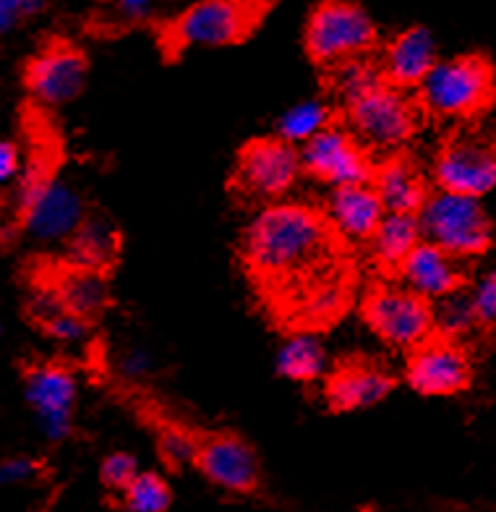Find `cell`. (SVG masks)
I'll use <instances>...</instances> for the list:
<instances>
[{
  "label": "cell",
  "mask_w": 496,
  "mask_h": 512,
  "mask_svg": "<svg viewBox=\"0 0 496 512\" xmlns=\"http://www.w3.org/2000/svg\"><path fill=\"white\" fill-rule=\"evenodd\" d=\"M40 330L45 332L47 337H53L58 343H81L84 337L89 335V322L84 319L68 314L66 309L58 311L53 319H47L45 324H40Z\"/></svg>",
  "instance_id": "31"
},
{
  "label": "cell",
  "mask_w": 496,
  "mask_h": 512,
  "mask_svg": "<svg viewBox=\"0 0 496 512\" xmlns=\"http://www.w3.org/2000/svg\"><path fill=\"white\" fill-rule=\"evenodd\" d=\"M371 186L376 189L387 212L395 215H418L429 202V189L416 165L405 157H392L374 170Z\"/></svg>",
  "instance_id": "21"
},
{
  "label": "cell",
  "mask_w": 496,
  "mask_h": 512,
  "mask_svg": "<svg viewBox=\"0 0 496 512\" xmlns=\"http://www.w3.org/2000/svg\"><path fill=\"white\" fill-rule=\"evenodd\" d=\"M199 447L202 445H199L191 434L183 432V429H175V426L165 429L160 437L162 458L168 460V465H173V468H181V465L186 463H196V458H199Z\"/></svg>",
  "instance_id": "30"
},
{
  "label": "cell",
  "mask_w": 496,
  "mask_h": 512,
  "mask_svg": "<svg viewBox=\"0 0 496 512\" xmlns=\"http://www.w3.org/2000/svg\"><path fill=\"white\" fill-rule=\"evenodd\" d=\"M40 471V463L32 458H11L0 463V486L8 484H21V481H29L37 476Z\"/></svg>",
  "instance_id": "33"
},
{
  "label": "cell",
  "mask_w": 496,
  "mask_h": 512,
  "mask_svg": "<svg viewBox=\"0 0 496 512\" xmlns=\"http://www.w3.org/2000/svg\"><path fill=\"white\" fill-rule=\"evenodd\" d=\"M332 126V110L327 102L306 100L288 108L277 121V136L288 144H309L324 128Z\"/></svg>",
  "instance_id": "25"
},
{
  "label": "cell",
  "mask_w": 496,
  "mask_h": 512,
  "mask_svg": "<svg viewBox=\"0 0 496 512\" xmlns=\"http://www.w3.org/2000/svg\"><path fill=\"white\" fill-rule=\"evenodd\" d=\"M16 215L24 233L34 241L68 243L89 212L74 186L58 181L47 168L32 165L16 196Z\"/></svg>",
  "instance_id": "3"
},
{
  "label": "cell",
  "mask_w": 496,
  "mask_h": 512,
  "mask_svg": "<svg viewBox=\"0 0 496 512\" xmlns=\"http://www.w3.org/2000/svg\"><path fill=\"white\" fill-rule=\"evenodd\" d=\"M434 181L450 194L483 199L496 189V142L486 136H457L439 149Z\"/></svg>",
  "instance_id": "11"
},
{
  "label": "cell",
  "mask_w": 496,
  "mask_h": 512,
  "mask_svg": "<svg viewBox=\"0 0 496 512\" xmlns=\"http://www.w3.org/2000/svg\"><path fill=\"white\" fill-rule=\"evenodd\" d=\"M363 319L392 348H413L431 337L434 306L405 285H376L363 298Z\"/></svg>",
  "instance_id": "7"
},
{
  "label": "cell",
  "mask_w": 496,
  "mask_h": 512,
  "mask_svg": "<svg viewBox=\"0 0 496 512\" xmlns=\"http://www.w3.org/2000/svg\"><path fill=\"white\" fill-rule=\"evenodd\" d=\"M47 288L53 290L55 298L61 301L68 314H74L89 324L102 317V311L110 306V283L102 272L81 270L74 264H66L63 270L55 272Z\"/></svg>",
  "instance_id": "20"
},
{
  "label": "cell",
  "mask_w": 496,
  "mask_h": 512,
  "mask_svg": "<svg viewBox=\"0 0 496 512\" xmlns=\"http://www.w3.org/2000/svg\"><path fill=\"white\" fill-rule=\"evenodd\" d=\"M392 387H395V377L382 366L348 361L329 374L327 384H324V398L332 411H363V408L382 403L392 392Z\"/></svg>",
  "instance_id": "16"
},
{
  "label": "cell",
  "mask_w": 496,
  "mask_h": 512,
  "mask_svg": "<svg viewBox=\"0 0 496 512\" xmlns=\"http://www.w3.org/2000/svg\"><path fill=\"white\" fill-rule=\"evenodd\" d=\"M397 272L403 277L405 288L426 298L429 304L463 290L465 283V272L455 256L429 241H423Z\"/></svg>",
  "instance_id": "17"
},
{
  "label": "cell",
  "mask_w": 496,
  "mask_h": 512,
  "mask_svg": "<svg viewBox=\"0 0 496 512\" xmlns=\"http://www.w3.org/2000/svg\"><path fill=\"white\" fill-rule=\"evenodd\" d=\"M173 494L168 481L155 471H141L134 484L123 492V507L126 512H168Z\"/></svg>",
  "instance_id": "28"
},
{
  "label": "cell",
  "mask_w": 496,
  "mask_h": 512,
  "mask_svg": "<svg viewBox=\"0 0 496 512\" xmlns=\"http://www.w3.org/2000/svg\"><path fill=\"white\" fill-rule=\"evenodd\" d=\"M496 74L483 55H455L439 61L421 84V105L429 113L452 121H473L491 108Z\"/></svg>",
  "instance_id": "2"
},
{
  "label": "cell",
  "mask_w": 496,
  "mask_h": 512,
  "mask_svg": "<svg viewBox=\"0 0 496 512\" xmlns=\"http://www.w3.org/2000/svg\"><path fill=\"white\" fill-rule=\"evenodd\" d=\"M121 366V374L128 379H139V377H147L149 369H152V356H149L144 348H131L121 356L118 361Z\"/></svg>",
  "instance_id": "35"
},
{
  "label": "cell",
  "mask_w": 496,
  "mask_h": 512,
  "mask_svg": "<svg viewBox=\"0 0 496 512\" xmlns=\"http://www.w3.org/2000/svg\"><path fill=\"white\" fill-rule=\"evenodd\" d=\"M324 215L332 228L340 233L342 241L345 238L371 241L387 217V209L371 183H358V186H342V189L332 191Z\"/></svg>",
  "instance_id": "19"
},
{
  "label": "cell",
  "mask_w": 496,
  "mask_h": 512,
  "mask_svg": "<svg viewBox=\"0 0 496 512\" xmlns=\"http://www.w3.org/2000/svg\"><path fill=\"white\" fill-rule=\"evenodd\" d=\"M113 14L118 16L121 24L126 27H134V24H141V21L152 19L155 14V6L149 3V0H121V3H115Z\"/></svg>",
  "instance_id": "34"
},
{
  "label": "cell",
  "mask_w": 496,
  "mask_h": 512,
  "mask_svg": "<svg viewBox=\"0 0 496 512\" xmlns=\"http://www.w3.org/2000/svg\"><path fill=\"white\" fill-rule=\"evenodd\" d=\"M241 256L272 311L298 332L327 327L348 309L345 241L309 204L264 207L243 233Z\"/></svg>",
  "instance_id": "1"
},
{
  "label": "cell",
  "mask_w": 496,
  "mask_h": 512,
  "mask_svg": "<svg viewBox=\"0 0 496 512\" xmlns=\"http://www.w3.org/2000/svg\"><path fill=\"white\" fill-rule=\"evenodd\" d=\"M139 473V463H136V458L131 452H113V455H108V458L102 460L100 479L108 489L123 494L128 486L134 484V479Z\"/></svg>",
  "instance_id": "29"
},
{
  "label": "cell",
  "mask_w": 496,
  "mask_h": 512,
  "mask_svg": "<svg viewBox=\"0 0 496 512\" xmlns=\"http://www.w3.org/2000/svg\"><path fill=\"white\" fill-rule=\"evenodd\" d=\"M21 160H19V147L14 142L0 139V183L11 181L19 176Z\"/></svg>",
  "instance_id": "37"
},
{
  "label": "cell",
  "mask_w": 496,
  "mask_h": 512,
  "mask_svg": "<svg viewBox=\"0 0 496 512\" xmlns=\"http://www.w3.org/2000/svg\"><path fill=\"white\" fill-rule=\"evenodd\" d=\"M267 11L254 3H230V0H204L194 3L175 16L165 32L170 50L181 48H225L251 34L256 21Z\"/></svg>",
  "instance_id": "6"
},
{
  "label": "cell",
  "mask_w": 496,
  "mask_h": 512,
  "mask_svg": "<svg viewBox=\"0 0 496 512\" xmlns=\"http://www.w3.org/2000/svg\"><path fill=\"white\" fill-rule=\"evenodd\" d=\"M196 465L212 484L233 494L256 492L259 479H262L256 452L233 434H217V437L204 439Z\"/></svg>",
  "instance_id": "15"
},
{
  "label": "cell",
  "mask_w": 496,
  "mask_h": 512,
  "mask_svg": "<svg viewBox=\"0 0 496 512\" xmlns=\"http://www.w3.org/2000/svg\"><path fill=\"white\" fill-rule=\"evenodd\" d=\"M42 3H19V0H0V34L14 27L21 16L40 11Z\"/></svg>",
  "instance_id": "36"
},
{
  "label": "cell",
  "mask_w": 496,
  "mask_h": 512,
  "mask_svg": "<svg viewBox=\"0 0 496 512\" xmlns=\"http://www.w3.org/2000/svg\"><path fill=\"white\" fill-rule=\"evenodd\" d=\"M476 324H481L478 322L476 306H473V298L465 290H457L452 296L442 298L439 306L434 309V327L447 340H457V337L468 335Z\"/></svg>",
  "instance_id": "27"
},
{
  "label": "cell",
  "mask_w": 496,
  "mask_h": 512,
  "mask_svg": "<svg viewBox=\"0 0 496 512\" xmlns=\"http://www.w3.org/2000/svg\"><path fill=\"white\" fill-rule=\"evenodd\" d=\"M303 42L311 61L337 68L374 48V19L353 3H322L306 21Z\"/></svg>",
  "instance_id": "5"
},
{
  "label": "cell",
  "mask_w": 496,
  "mask_h": 512,
  "mask_svg": "<svg viewBox=\"0 0 496 512\" xmlns=\"http://www.w3.org/2000/svg\"><path fill=\"white\" fill-rule=\"evenodd\" d=\"M423 243L421 220L418 215H395L387 212L379 230L371 238L374 259L384 270H400L413 251Z\"/></svg>",
  "instance_id": "23"
},
{
  "label": "cell",
  "mask_w": 496,
  "mask_h": 512,
  "mask_svg": "<svg viewBox=\"0 0 496 512\" xmlns=\"http://www.w3.org/2000/svg\"><path fill=\"white\" fill-rule=\"evenodd\" d=\"M87 74V55L68 40H50L24 63V87L34 102L58 108L84 92Z\"/></svg>",
  "instance_id": "10"
},
{
  "label": "cell",
  "mask_w": 496,
  "mask_h": 512,
  "mask_svg": "<svg viewBox=\"0 0 496 512\" xmlns=\"http://www.w3.org/2000/svg\"><path fill=\"white\" fill-rule=\"evenodd\" d=\"M473 306H476L478 322L494 324L496 322V267L489 270L476 283V288L470 290Z\"/></svg>",
  "instance_id": "32"
},
{
  "label": "cell",
  "mask_w": 496,
  "mask_h": 512,
  "mask_svg": "<svg viewBox=\"0 0 496 512\" xmlns=\"http://www.w3.org/2000/svg\"><path fill=\"white\" fill-rule=\"evenodd\" d=\"M436 63L439 58H436L434 34L426 27H410L397 34L384 50L382 74L384 81L397 89H421Z\"/></svg>",
  "instance_id": "18"
},
{
  "label": "cell",
  "mask_w": 496,
  "mask_h": 512,
  "mask_svg": "<svg viewBox=\"0 0 496 512\" xmlns=\"http://www.w3.org/2000/svg\"><path fill=\"white\" fill-rule=\"evenodd\" d=\"M301 165L311 178L329 183L335 189L369 183L374 178L366 147L340 126L324 128L309 144H303Z\"/></svg>",
  "instance_id": "12"
},
{
  "label": "cell",
  "mask_w": 496,
  "mask_h": 512,
  "mask_svg": "<svg viewBox=\"0 0 496 512\" xmlns=\"http://www.w3.org/2000/svg\"><path fill=\"white\" fill-rule=\"evenodd\" d=\"M118 251H121V238L115 225L105 215L89 212L87 220L68 241V264L105 275L118 259Z\"/></svg>",
  "instance_id": "22"
},
{
  "label": "cell",
  "mask_w": 496,
  "mask_h": 512,
  "mask_svg": "<svg viewBox=\"0 0 496 512\" xmlns=\"http://www.w3.org/2000/svg\"><path fill=\"white\" fill-rule=\"evenodd\" d=\"M382 84H387L382 74V66H374L366 58L342 63V66L335 68V74H332V89L345 102V108H350L353 102L363 100L366 95L376 92Z\"/></svg>",
  "instance_id": "26"
},
{
  "label": "cell",
  "mask_w": 496,
  "mask_h": 512,
  "mask_svg": "<svg viewBox=\"0 0 496 512\" xmlns=\"http://www.w3.org/2000/svg\"><path fill=\"white\" fill-rule=\"evenodd\" d=\"M405 379L418 395L426 398H450L460 395L473 382V366L468 353L447 337H429L410 353Z\"/></svg>",
  "instance_id": "13"
},
{
  "label": "cell",
  "mask_w": 496,
  "mask_h": 512,
  "mask_svg": "<svg viewBox=\"0 0 496 512\" xmlns=\"http://www.w3.org/2000/svg\"><path fill=\"white\" fill-rule=\"evenodd\" d=\"M350 134L363 147L397 149L410 142L418 128L416 105L403 95V89L382 84V87L353 102L348 108Z\"/></svg>",
  "instance_id": "9"
},
{
  "label": "cell",
  "mask_w": 496,
  "mask_h": 512,
  "mask_svg": "<svg viewBox=\"0 0 496 512\" xmlns=\"http://www.w3.org/2000/svg\"><path fill=\"white\" fill-rule=\"evenodd\" d=\"M418 220L423 241L439 246L457 262L486 254L494 243V225L481 199L436 191L418 212Z\"/></svg>",
  "instance_id": "4"
},
{
  "label": "cell",
  "mask_w": 496,
  "mask_h": 512,
  "mask_svg": "<svg viewBox=\"0 0 496 512\" xmlns=\"http://www.w3.org/2000/svg\"><path fill=\"white\" fill-rule=\"evenodd\" d=\"M277 371L293 382L311 384L327 371V351L314 332H293L277 353Z\"/></svg>",
  "instance_id": "24"
},
{
  "label": "cell",
  "mask_w": 496,
  "mask_h": 512,
  "mask_svg": "<svg viewBox=\"0 0 496 512\" xmlns=\"http://www.w3.org/2000/svg\"><path fill=\"white\" fill-rule=\"evenodd\" d=\"M24 387H27V400L45 437L53 442L66 439L71 434L76 408L74 371L58 361L34 364L24 374Z\"/></svg>",
  "instance_id": "14"
},
{
  "label": "cell",
  "mask_w": 496,
  "mask_h": 512,
  "mask_svg": "<svg viewBox=\"0 0 496 512\" xmlns=\"http://www.w3.org/2000/svg\"><path fill=\"white\" fill-rule=\"evenodd\" d=\"M303 173L301 149L282 142L280 136L254 139L241 149L235 162V191L251 202L277 204Z\"/></svg>",
  "instance_id": "8"
}]
</instances>
